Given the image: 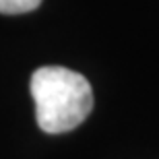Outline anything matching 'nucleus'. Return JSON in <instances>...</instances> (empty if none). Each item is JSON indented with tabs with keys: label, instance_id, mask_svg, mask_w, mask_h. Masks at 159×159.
I'll return each mask as SVG.
<instances>
[{
	"label": "nucleus",
	"instance_id": "obj_1",
	"mask_svg": "<svg viewBox=\"0 0 159 159\" xmlns=\"http://www.w3.org/2000/svg\"><path fill=\"white\" fill-rule=\"evenodd\" d=\"M37 126L48 134H62L85 122L93 110V89L81 72L64 66H41L31 75Z\"/></svg>",
	"mask_w": 159,
	"mask_h": 159
},
{
	"label": "nucleus",
	"instance_id": "obj_2",
	"mask_svg": "<svg viewBox=\"0 0 159 159\" xmlns=\"http://www.w3.org/2000/svg\"><path fill=\"white\" fill-rule=\"evenodd\" d=\"M41 0H0V15H25L39 8Z\"/></svg>",
	"mask_w": 159,
	"mask_h": 159
}]
</instances>
